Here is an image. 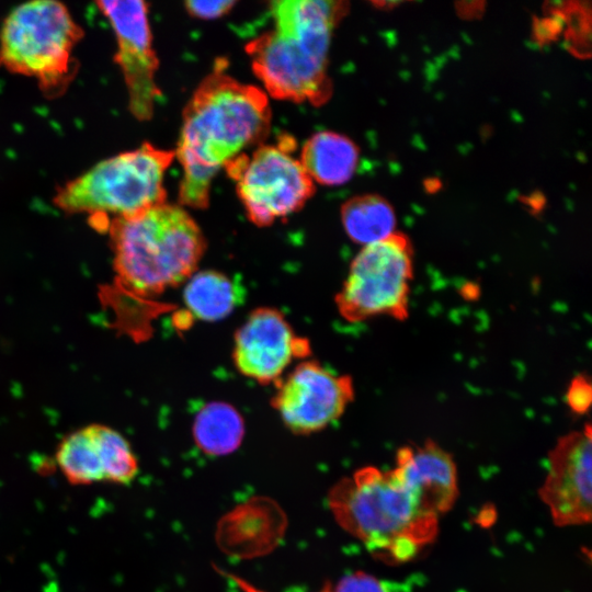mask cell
<instances>
[{
	"label": "cell",
	"instance_id": "7402d4cb",
	"mask_svg": "<svg viewBox=\"0 0 592 592\" xmlns=\"http://www.w3.org/2000/svg\"><path fill=\"white\" fill-rule=\"evenodd\" d=\"M319 592H331V583H327Z\"/></svg>",
	"mask_w": 592,
	"mask_h": 592
},
{
	"label": "cell",
	"instance_id": "ba28073f",
	"mask_svg": "<svg viewBox=\"0 0 592 592\" xmlns=\"http://www.w3.org/2000/svg\"><path fill=\"white\" fill-rule=\"evenodd\" d=\"M293 147L285 136L278 145H263L225 166L249 220L259 227L296 213L315 193L314 181L291 155Z\"/></svg>",
	"mask_w": 592,
	"mask_h": 592
},
{
	"label": "cell",
	"instance_id": "6da1fadb",
	"mask_svg": "<svg viewBox=\"0 0 592 592\" xmlns=\"http://www.w3.org/2000/svg\"><path fill=\"white\" fill-rule=\"evenodd\" d=\"M270 126L265 92L234 79L224 71V62H217L183 111L174 151L183 168L180 203L206 208L215 174L243 149L263 140Z\"/></svg>",
	"mask_w": 592,
	"mask_h": 592
},
{
	"label": "cell",
	"instance_id": "d6986e66",
	"mask_svg": "<svg viewBox=\"0 0 592 592\" xmlns=\"http://www.w3.org/2000/svg\"><path fill=\"white\" fill-rule=\"evenodd\" d=\"M331 592H388V590L376 577L364 571H354L342 577L335 585L331 584Z\"/></svg>",
	"mask_w": 592,
	"mask_h": 592
},
{
	"label": "cell",
	"instance_id": "e0dca14e",
	"mask_svg": "<svg viewBox=\"0 0 592 592\" xmlns=\"http://www.w3.org/2000/svg\"><path fill=\"white\" fill-rule=\"evenodd\" d=\"M341 220L348 237L363 247L396 232L395 210L387 200L377 194L348 200L341 207Z\"/></svg>",
	"mask_w": 592,
	"mask_h": 592
},
{
	"label": "cell",
	"instance_id": "8992f818",
	"mask_svg": "<svg viewBox=\"0 0 592 592\" xmlns=\"http://www.w3.org/2000/svg\"><path fill=\"white\" fill-rule=\"evenodd\" d=\"M83 31L67 7L35 0L15 7L0 30V66L31 77L48 96L61 94L76 73L72 57Z\"/></svg>",
	"mask_w": 592,
	"mask_h": 592
},
{
	"label": "cell",
	"instance_id": "5b68a950",
	"mask_svg": "<svg viewBox=\"0 0 592 592\" xmlns=\"http://www.w3.org/2000/svg\"><path fill=\"white\" fill-rule=\"evenodd\" d=\"M175 153L144 143L104 159L58 189L54 203L68 214H89L102 228L166 203L164 173Z\"/></svg>",
	"mask_w": 592,
	"mask_h": 592
},
{
	"label": "cell",
	"instance_id": "ac0fdd59",
	"mask_svg": "<svg viewBox=\"0 0 592 592\" xmlns=\"http://www.w3.org/2000/svg\"><path fill=\"white\" fill-rule=\"evenodd\" d=\"M244 424L241 414L229 403H206L196 414L193 437L200 449L210 456H224L241 444Z\"/></svg>",
	"mask_w": 592,
	"mask_h": 592
},
{
	"label": "cell",
	"instance_id": "9a60e30c",
	"mask_svg": "<svg viewBox=\"0 0 592 592\" xmlns=\"http://www.w3.org/2000/svg\"><path fill=\"white\" fill-rule=\"evenodd\" d=\"M358 157V148L350 138L322 130L306 140L299 161L314 183L341 185L353 177Z\"/></svg>",
	"mask_w": 592,
	"mask_h": 592
},
{
	"label": "cell",
	"instance_id": "7c38bea8",
	"mask_svg": "<svg viewBox=\"0 0 592 592\" xmlns=\"http://www.w3.org/2000/svg\"><path fill=\"white\" fill-rule=\"evenodd\" d=\"M309 354V342L298 337L275 308L254 309L235 334V366L262 385L276 384L294 358Z\"/></svg>",
	"mask_w": 592,
	"mask_h": 592
},
{
	"label": "cell",
	"instance_id": "3957f363",
	"mask_svg": "<svg viewBox=\"0 0 592 592\" xmlns=\"http://www.w3.org/2000/svg\"><path fill=\"white\" fill-rule=\"evenodd\" d=\"M328 505L342 530L388 563L414 558L439 531V517L424 512L391 470L374 466L335 482Z\"/></svg>",
	"mask_w": 592,
	"mask_h": 592
},
{
	"label": "cell",
	"instance_id": "5bb4252c",
	"mask_svg": "<svg viewBox=\"0 0 592 592\" xmlns=\"http://www.w3.org/2000/svg\"><path fill=\"white\" fill-rule=\"evenodd\" d=\"M391 471L420 508L436 517L449 511L458 498L456 464L448 452L431 440L414 447H400Z\"/></svg>",
	"mask_w": 592,
	"mask_h": 592
},
{
	"label": "cell",
	"instance_id": "4fadbf2b",
	"mask_svg": "<svg viewBox=\"0 0 592 592\" xmlns=\"http://www.w3.org/2000/svg\"><path fill=\"white\" fill-rule=\"evenodd\" d=\"M57 465L68 482L130 483L138 474V460L129 443L116 430L90 424L67 435L56 453Z\"/></svg>",
	"mask_w": 592,
	"mask_h": 592
},
{
	"label": "cell",
	"instance_id": "7a4b0ae2",
	"mask_svg": "<svg viewBox=\"0 0 592 592\" xmlns=\"http://www.w3.org/2000/svg\"><path fill=\"white\" fill-rule=\"evenodd\" d=\"M271 12L272 29L246 46L253 72L275 99L326 103L332 92L328 76L331 35L346 12V3L274 1Z\"/></svg>",
	"mask_w": 592,
	"mask_h": 592
},
{
	"label": "cell",
	"instance_id": "2e32d148",
	"mask_svg": "<svg viewBox=\"0 0 592 592\" xmlns=\"http://www.w3.org/2000/svg\"><path fill=\"white\" fill-rule=\"evenodd\" d=\"M186 307L196 318L215 321L227 317L243 298V288L217 271L192 274L184 288Z\"/></svg>",
	"mask_w": 592,
	"mask_h": 592
},
{
	"label": "cell",
	"instance_id": "9c48e42d",
	"mask_svg": "<svg viewBox=\"0 0 592 592\" xmlns=\"http://www.w3.org/2000/svg\"><path fill=\"white\" fill-rule=\"evenodd\" d=\"M353 380L305 361L276 383L272 406L296 434H311L339 419L354 399Z\"/></svg>",
	"mask_w": 592,
	"mask_h": 592
},
{
	"label": "cell",
	"instance_id": "ffe728a7",
	"mask_svg": "<svg viewBox=\"0 0 592 592\" xmlns=\"http://www.w3.org/2000/svg\"><path fill=\"white\" fill-rule=\"evenodd\" d=\"M592 401V387L589 378L584 375L574 376L567 390L566 403L576 414L589 411Z\"/></svg>",
	"mask_w": 592,
	"mask_h": 592
},
{
	"label": "cell",
	"instance_id": "8fae6325",
	"mask_svg": "<svg viewBox=\"0 0 592 592\" xmlns=\"http://www.w3.org/2000/svg\"><path fill=\"white\" fill-rule=\"evenodd\" d=\"M557 526L588 524L592 517V430L559 437L548 454V469L538 490Z\"/></svg>",
	"mask_w": 592,
	"mask_h": 592
},
{
	"label": "cell",
	"instance_id": "52a82bcc",
	"mask_svg": "<svg viewBox=\"0 0 592 592\" xmlns=\"http://www.w3.org/2000/svg\"><path fill=\"white\" fill-rule=\"evenodd\" d=\"M413 249L399 232L365 246L353 259L335 297L340 315L350 322L377 316L402 321L409 316Z\"/></svg>",
	"mask_w": 592,
	"mask_h": 592
},
{
	"label": "cell",
	"instance_id": "30bf717a",
	"mask_svg": "<svg viewBox=\"0 0 592 592\" xmlns=\"http://www.w3.org/2000/svg\"><path fill=\"white\" fill-rule=\"evenodd\" d=\"M96 4L116 38L115 61L126 83L128 109L137 119L148 121L161 92L156 83L159 62L152 47L147 3L136 0Z\"/></svg>",
	"mask_w": 592,
	"mask_h": 592
},
{
	"label": "cell",
	"instance_id": "277c9868",
	"mask_svg": "<svg viewBox=\"0 0 592 592\" xmlns=\"http://www.w3.org/2000/svg\"><path fill=\"white\" fill-rule=\"evenodd\" d=\"M114 267L121 283L155 296L189 280L205 249V237L182 207L160 204L109 225Z\"/></svg>",
	"mask_w": 592,
	"mask_h": 592
},
{
	"label": "cell",
	"instance_id": "44dd1931",
	"mask_svg": "<svg viewBox=\"0 0 592 592\" xmlns=\"http://www.w3.org/2000/svg\"><path fill=\"white\" fill-rule=\"evenodd\" d=\"M235 1H186L185 8L187 12L198 19H216L231 10Z\"/></svg>",
	"mask_w": 592,
	"mask_h": 592
}]
</instances>
